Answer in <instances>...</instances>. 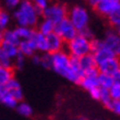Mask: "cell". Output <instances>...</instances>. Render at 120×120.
<instances>
[{
  "label": "cell",
  "instance_id": "obj_1",
  "mask_svg": "<svg viewBox=\"0 0 120 120\" xmlns=\"http://www.w3.org/2000/svg\"><path fill=\"white\" fill-rule=\"evenodd\" d=\"M52 56V65L51 68L56 72L57 74L62 75L63 77H65L67 80L72 82V83H79L82 75L77 74L76 72H74L72 67H71V55L64 50L51 53Z\"/></svg>",
  "mask_w": 120,
  "mask_h": 120
},
{
  "label": "cell",
  "instance_id": "obj_2",
  "mask_svg": "<svg viewBox=\"0 0 120 120\" xmlns=\"http://www.w3.org/2000/svg\"><path fill=\"white\" fill-rule=\"evenodd\" d=\"M41 12L38 10L33 1L31 0H21V2L15 11V20L18 26L34 28L38 26L40 20Z\"/></svg>",
  "mask_w": 120,
  "mask_h": 120
},
{
  "label": "cell",
  "instance_id": "obj_3",
  "mask_svg": "<svg viewBox=\"0 0 120 120\" xmlns=\"http://www.w3.org/2000/svg\"><path fill=\"white\" fill-rule=\"evenodd\" d=\"M67 43V53L74 57H80L91 52V40L80 35L79 33Z\"/></svg>",
  "mask_w": 120,
  "mask_h": 120
},
{
  "label": "cell",
  "instance_id": "obj_4",
  "mask_svg": "<svg viewBox=\"0 0 120 120\" xmlns=\"http://www.w3.org/2000/svg\"><path fill=\"white\" fill-rule=\"evenodd\" d=\"M67 18L72 24L76 28L77 31L87 28L89 24V13L86 10V8L82 6H75L67 12Z\"/></svg>",
  "mask_w": 120,
  "mask_h": 120
},
{
  "label": "cell",
  "instance_id": "obj_5",
  "mask_svg": "<svg viewBox=\"0 0 120 120\" xmlns=\"http://www.w3.org/2000/svg\"><path fill=\"white\" fill-rule=\"evenodd\" d=\"M90 53L94 56L97 65H98L99 63L108 60V58L116 56V51L112 50V49H110L109 46H107L102 40H98V39L97 40L96 39L91 40V52Z\"/></svg>",
  "mask_w": 120,
  "mask_h": 120
},
{
  "label": "cell",
  "instance_id": "obj_6",
  "mask_svg": "<svg viewBox=\"0 0 120 120\" xmlns=\"http://www.w3.org/2000/svg\"><path fill=\"white\" fill-rule=\"evenodd\" d=\"M67 8L63 4L56 2L53 4H49L45 9H44L41 15H43V18H46L49 20L53 21L54 23L61 21L63 19H65L67 17Z\"/></svg>",
  "mask_w": 120,
  "mask_h": 120
},
{
  "label": "cell",
  "instance_id": "obj_7",
  "mask_svg": "<svg viewBox=\"0 0 120 120\" xmlns=\"http://www.w3.org/2000/svg\"><path fill=\"white\" fill-rule=\"evenodd\" d=\"M54 32L57 33L60 37L62 38L65 42L71 41L73 38H75L78 34V31L76 28L72 24V22L68 20V18L66 17L65 19H63L61 21H58L55 23L54 26Z\"/></svg>",
  "mask_w": 120,
  "mask_h": 120
},
{
  "label": "cell",
  "instance_id": "obj_8",
  "mask_svg": "<svg viewBox=\"0 0 120 120\" xmlns=\"http://www.w3.org/2000/svg\"><path fill=\"white\" fill-rule=\"evenodd\" d=\"M98 74L99 71L97 67L89 69L87 72H85L83 75V77L79 80V85L84 89H86L87 91H89L90 89L95 87H99L98 85Z\"/></svg>",
  "mask_w": 120,
  "mask_h": 120
},
{
  "label": "cell",
  "instance_id": "obj_9",
  "mask_svg": "<svg viewBox=\"0 0 120 120\" xmlns=\"http://www.w3.org/2000/svg\"><path fill=\"white\" fill-rule=\"evenodd\" d=\"M97 68H98L100 73L113 75L118 69H120V58H118L117 56L110 57L108 60L104 61V62L99 63L97 65Z\"/></svg>",
  "mask_w": 120,
  "mask_h": 120
},
{
  "label": "cell",
  "instance_id": "obj_10",
  "mask_svg": "<svg viewBox=\"0 0 120 120\" xmlns=\"http://www.w3.org/2000/svg\"><path fill=\"white\" fill-rule=\"evenodd\" d=\"M120 4V0H99V2L94 6L95 11L101 17H108L110 12Z\"/></svg>",
  "mask_w": 120,
  "mask_h": 120
},
{
  "label": "cell",
  "instance_id": "obj_11",
  "mask_svg": "<svg viewBox=\"0 0 120 120\" xmlns=\"http://www.w3.org/2000/svg\"><path fill=\"white\" fill-rule=\"evenodd\" d=\"M45 37H46L47 52H49V53H54V52L63 50L65 41L63 40L57 33L52 32V33H50V34L45 35Z\"/></svg>",
  "mask_w": 120,
  "mask_h": 120
},
{
  "label": "cell",
  "instance_id": "obj_12",
  "mask_svg": "<svg viewBox=\"0 0 120 120\" xmlns=\"http://www.w3.org/2000/svg\"><path fill=\"white\" fill-rule=\"evenodd\" d=\"M7 91L15 99H17L18 101H21L23 99V91H22L21 85L18 82V79H15V77H12L6 85H4Z\"/></svg>",
  "mask_w": 120,
  "mask_h": 120
},
{
  "label": "cell",
  "instance_id": "obj_13",
  "mask_svg": "<svg viewBox=\"0 0 120 120\" xmlns=\"http://www.w3.org/2000/svg\"><path fill=\"white\" fill-rule=\"evenodd\" d=\"M30 40L33 42L34 46L37 49V51H41V52H47V43H46V37L40 33L39 31H35L33 32L32 37L30 38Z\"/></svg>",
  "mask_w": 120,
  "mask_h": 120
},
{
  "label": "cell",
  "instance_id": "obj_14",
  "mask_svg": "<svg viewBox=\"0 0 120 120\" xmlns=\"http://www.w3.org/2000/svg\"><path fill=\"white\" fill-rule=\"evenodd\" d=\"M78 64H79V67L82 68L84 73L91 68H94V67H97L96 61H95L91 53H88V54H85L83 56L78 57Z\"/></svg>",
  "mask_w": 120,
  "mask_h": 120
},
{
  "label": "cell",
  "instance_id": "obj_15",
  "mask_svg": "<svg viewBox=\"0 0 120 120\" xmlns=\"http://www.w3.org/2000/svg\"><path fill=\"white\" fill-rule=\"evenodd\" d=\"M18 49H19V53L22 54L23 56H32L35 51H37V49L34 46V44L31 40H22L20 41V43L18 45Z\"/></svg>",
  "mask_w": 120,
  "mask_h": 120
},
{
  "label": "cell",
  "instance_id": "obj_16",
  "mask_svg": "<svg viewBox=\"0 0 120 120\" xmlns=\"http://www.w3.org/2000/svg\"><path fill=\"white\" fill-rule=\"evenodd\" d=\"M104 42L107 46H109L110 49H112L116 51V49L120 45V39L117 34V31H113V30H109L107 31L105 34V39H104Z\"/></svg>",
  "mask_w": 120,
  "mask_h": 120
},
{
  "label": "cell",
  "instance_id": "obj_17",
  "mask_svg": "<svg viewBox=\"0 0 120 120\" xmlns=\"http://www.w3.org/2000/svg\"><path fill=\"white\" fill-rule=\"evenodd\" d=\"M0 51L2 52V53H4L7 56H9L10 58H12V60L19 54L18 45L8 43V42H4V41H2L0 43Z\"/></svg>",
  "mask_w": 120,
  "mask_h": 120
},
{
  "label": "cell",
  "instance_id": "obj_18",
  "mask_svg": "<svg viewBox=\"0 0 120 120\" xmlns=\"http://www.w3.org/2000/svg\"><path fill=\"white\" fill-rule=\"evenodd\" d=\"M54 26L55 23L51 20H49L46 18H43L39 23H38V31L44 35H47L50 33L54 32Z\"/></svg>",
  "mask_w": 120,
  "mask_h": 120
},
{
  "label": "cell",
  "instance_id": "obj_19",
  "mask_svg": "<svg viewBox=\"0 0 120 120\" xmlns=\"http://www.w3.org/2000/svg\"><path fill=\"white\" fill-rule=\"evenodd\" d=\"M13 67H4L0 66V85H6L9 80L15 77Z\"/></svg>",
  "mask_w": 120,
  "mask_h": 120
},
{
  "label": "cell",
  "instance_id": "obj_20",
  "mask_svg": "<svg viewBox=\"0 0 120 120\" xmlns=\"http://www.w3.org/2000/svg\"><path fill=\"white\" fill-rule=\"evenodd\" d=\"M107 19H108V22L111 26H113V28L120 26V4L108 15Z\"/></svg>",
  "mask_w": 120,
  "mask_h": 120
},
{
  "label": "cell",
  "instance_id": "obj_21",
  "mask_svg": "<svg viewBox=\"0 0 120 120\" xmlns=\"http://www.w3.org/2000/svg\"><path fill=\"white\" fill-rule=\"evenodd\" d=\"M17 35L19 37L20 40H29L30 38L32 37L34 30L33 28H29V26H18V28L15 29Z\"/></svg>",
  "mask_w": 120,
  "mask_h": 120
},
{
  "label": "cell",
  "instance_id": "obj_22",
  "mask_svg": "<svg viewBox=\"0 0 120 120\" xmlns=\"http://www.w3.org/2000/svg\"><path fill=\"white\" fill-rule=\"evenodd\" d=\"M98 85H99V87L109 89V88L113 85L112 75L105 74V73H100V72H99V74H98Z\"/></svg>",
  "mask_w": 120,
  "mask_h": 120
},
{
  "label": "cell",
  "instance_id": "obj_23",
  "mask_svg": "<svg viewBox=\"0 0 120 120\" xmlns=\"http://www.w3.org/2000/svg\"><path fill=\"white\" fill-rule=\"evenodd\" d=\"M0 101L2 102L4 105H6L7 107H9V108H15V106L18 105V102H19L17 99H15L8 93L6 87H4V91L0 95Z\"/></svg>",
  "mask_w": 120,
  "mask_h": 120
},
{
  "label": "cell",
  "instance_id": "obj_24",
  "mask_svg": "<svg viewBox=\"0 0 120 120\" xmlns=\"http://www.w3.org/2000/svg\"><path fill=\"white\" fill-rule=\"evenodd\" d=\"M4 42H8V43H11V44H15V45H19L20 43V39L19 37L17 35L15 30H4Z\"/></svg>",
  "mask_w": 120,
  "mask_h": 120
},
{
  "label": "cell",
  "instance_id": "obj_25",
  "mask_svg": "<svg viewBox=\"0 0 120 120\" xmlns=\"http://www.w3.org/2000/svg\"><path fill=\"white\" fill-rule=\"evenodd\" d=\"M99 101L102 102V105L105 106L106 108H109L110 104L112 101V99L110 98V95H109V90L107 88H102L99 87Z\"/></svg>",
  "mask_w": 120,
  "mask_h": 120
},
{
  "label": "cell",
  "instance_id": "obj_26",
  "mask_svg": "<svg viewBox=\"0 0 120 120\" xmlns=\"http://www.w3.org/2000/svg\"><path fill=\"white\" fill-rule=\"evenodd\" d=\"M15 109H17V111L21 116H24V117H30V116H32V113H33L32 107L29 104L23 102V101L18 102V105L15 106Z\"/></svg>",
  "mask_w": 120,
  "mask_h": 120
},
{
  "label": "cell",
  "instance_id": "obj_27",
  "mask_svg": "<svg viewBox=\"0 0 120 120\" xmlns=\"http://www.w3.org/2000/svg\"><path fill=\"white\" fill-rule=\"evenodd\" d=\"M10 20H11V17L7 11L0 10V30L4 31V30L7 29V26L10 23Z\"/></svg>",
  "mask_w": 120,
  "mask_h": 120
},
{
  "label": "cell",
  "instance_id": "obj_28",
  "mask_svg": "<svg viewBox=\"0 0 120 120\" xmlns=\"http://www.w3.org/2000/svg\"><path fill=\"white\" fill-rule=\"evenodd\" d=\"M40 65H42L43 67H45V68H51V65H52L51 53H49V52H44V54L41 55Z\"/></svg>",
  "mask_w": 120,
  "mask_h": 120
},
{
  "label": "cell",
  "instance_id": "obj_29",
  "mask_svg": "<svg viewBox=\"0 0 120 120\" xmlns=\"http://www.w3.org/2000/svg\"><path fill=\"white\" fill-rule=\"evenodd\" d=\"M108 90H109L110 98L112 99V100H119L120 99V85L113 84Z\"/></svg>",
  "mask_w": 120,
  "mask_h": 120
},
{
  "label": "cell",
  "instance_id": "obj_30",
  "mask_svg": "<svg viewBox=\"0 0 120 120\" xmlns=\"http://www.w3.org/2000/svg\"><path fill=\"white\" fill-rule=\"evenodd\" d=\"M0 66L4 67H13V60L0 51Z\"/></svg>",
  "mask_w": 120,
  "mask_h": 120
},
{
  "label": "cell",
  "instance_id": "obj_31",
  "mask_svg": "<svg viewBox=\"0 0 120 120\" xmlns=\"http://www.w3.org/2000/svg\"><path fill=\"white\" fill-rule=\"evenodd\" d=\"M24 62H26V56H23L22 54L19 53L15 58H13V67L17 69H22L24 66Z\"/></svg>",
  "mask_w": 120,
  "mask_h": 120
},
{
  "label": "cell",
  "instance_id": "obj_32",
  "mask_svg": "<svg viewBox=\"0 0 120 120\" xmlns=\"http://www.w3.org/2000/svg\"><path fill=\"white\" fill-rule=\"evenodd\" d=\"M33 4H34V6H35L38 10L42 12L49 6V1L47 0H33Z\"/></svg>",
  "mask_w": 120,
  "mask_h": 120
},
{
  "label": "cell",
  "instance_id": "obj_33",
  "mask_svg": "<svg viewBox=\"0 0 120 120\" xmlns=\"http://www.w3.org/2000/svg\"><path fill=\"white\" fill-rule=\"evenodd\" d=\"M78 33H79L80 35H83V37L89 39V40H93V39H94V34H93L91 30L89 29L88 26H87V28H84V29L80 30V31H78Z\"/></svg>",
  "mask_w": 120,
  "mask_h": 120
},
{
  "label": "cell",
  "instance_id": "obj_34",
  "mask_svg": "<svg viewBox=\"0 0 120 120\" xmlns=\"http://www.w3.org/2000/svg\"><path fill=\"white\" fill-rule=\"evenodd\" d=\"M21 0H4V4L8 8H17L20 4Z\"/></svg>",
  "mask_w": 120,
  "mask_h": 120
},
{
  "label": "cell",
  "instance_id": "obj_35",
  "mask_svg": "<svg viewBox=\"0 0 120 120\" xmlns=\"http://www.w3.org/2000/svg\"><path fill=\"white\" fill-rule=\"evenodd\" d=\"M88 93H89V95L91 96V98L96 99V100H98V98H99V87L93 88V89H90V90L88 91Z\"/></svg>",
  "mask_w": 120,
  "mask_h": 120
},
{
  "label": "cell",
  "instance_id": "obj_36",
  "mask_svg": "<svg viewBox=\"0 0 120 120\" xmlns=\"http://www.w3.org/2000/svg\"><path fill=\"white\" fill-rule=\"evenodd\" d=\"M112 78H113V84H118V85H120V69H118L116 73L113 74Z\"/></svg>",
  "mask_w": 120,
  "mask_h": 120
},
{
  "label": "cell",
  "instance_id": "obj_37",
  "mask_svg": "<svg viewBox=\"0 0 120 120\" xmlns=\"http://www.w3.org/2000/svg\"><path fill=\"white\" fill-rule=\"evenodd\" d=\"M32 62L33 64L35 65H40V62H41V55H38V54H33L32 56Z\"/></svg>",
  "mask_w": 120,
  "mask_h": 120
},
{
  "label": "cell",
  "instance_id": "obj_38",
  "mask_svg": "<svg viewBox=\"0 0 120 120\" xmlns=\"http://www.w3.org/2000/svg\"><path fill=\"white\" fill-rule=\"evenodd\" d=\"M88 1V4H90L91 7H94V6H96V4L99 2V0H87Z\"/></svg>",
  "mask_w": 120,
  "mask_h": 120
},
{
  "label": "cell",
  "instance_id": "obj_39",
  "mask_svg": "<svg viewBox=\"0 0 120 120\" xmlns=\"http://www.w3.org/2000/svg\"><path fill=\"white\" fill-rule=\"evenodd\" d=\"M116 56H117L118 58H120V45L116 49Z\"/></svg>",
  "mask_w": 120,
  "mask_h": 120
},
{
  "label": "cell",
  "instance_id": "obj_40",
  "mask_svg": "<svg viewBox=\"0 0 120 120\" xmlns=\"http://www.w3.org/2000/svg\"><path fill=\"white\" fill-rule=\"evenodd\" d=\"M2 40H4V31L0 30V43L2 42Z\"/></svg>",
  "mask_w": 120,
  "mask_h": 120
},
{
  "label": "cell",
  "instance_id": "obj_41",
  "mask_svg": "<svg viewBox=\"0 0 120 120\" xmlns=\"http://www.w3.org/2000/svg\"><path fill=\"white\" fill-rule=\"evenodd\" d=\"M117 34H118V37H119V39H120V26L117 28Z\"/></svg>",
  "mask_w": 120,
  "mask_h": 120
},
{
  "label": "cell",
  "instance_id": "obj_42",
  "mask_svg": "<svg viewBox=\"0 0 120 120\" xmlns=\"http://www.w3.org/2000/svg\"><path fill=\"white\" fill-rule=\"evenodd\" d=\"M76 120H87L86 118H83V117H80V118H77Z\"/></svg>",
  "mask_w": 120,
  "mask_h": 120
},
{
  "label": "cell",
  "instance_id": "obj_43",
  "mask_svg": "<svg viewBox=\"0 0 120 120\" xmlns=\"http://www.w3.org/2000/svg\"><path fill=\"white\" fill-rule=\"evenodd\" d=\"M0 10H1V7H0Z\"/></svg>",
  "mask_w": 120,
  "mask_h": 120
}]
</instances>
